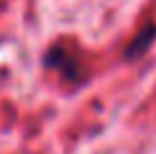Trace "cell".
<instances>
[{
	"label": "cell",
	"instance_id": "6da1fadb",
	"mask_svg": "<svg viewBox=\"0 0 156 154\" xmlns=\"http://www.w3.org/2000/svg\"><path fill=\"white\" fill-rule=\"evenodd\" d=\"M154 38H156V26H154V23H148L146 28H144V31H141V34L131 41V46L126 49V57H128V59H136V57L146 54V49L151 46Z\"/></svg>",
	"mask_w": 156,
	"mask_h": 154
},
{
	"label": "cell",
	"instance_id": "7a4b0ae2",
	"mask_svg": "<svg viewBox=\"0 0 156 154\" xmlns=\"http://www.w3.org/2000/svg\"><path fill=\"white\" fill-rule=\"evenodd\" d=\"M46 64L49 67H56V69H64V75H69V80H74L72 67H77V64H74V59L64 57V49H51L46 54Z\"/></svg>",
	"mask_w": 156,
	"mask_h": 154
}]
</instances>
